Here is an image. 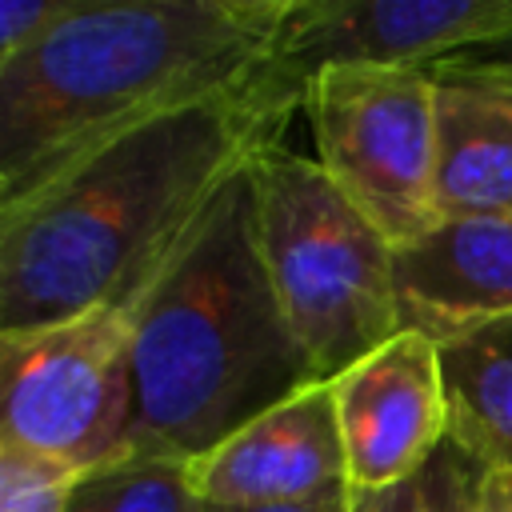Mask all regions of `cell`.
Returning a JSON list of instances; mask_svg holds the SVG:
<instances>
[{
    "label": "cell",
    "instance_id": "obj_1",
    "mask_svg": "<svg viewBox=\"0 0 512 512\" xmlns=\"http://www.w3.org/2000/svg\"><path fill=\"white\" fill-rule=\"evenodd\" d=\"M244 88L132 124L0 204V332L128 312L208 200L280 144Z\"/></svg>",
    "mask_w": 512,
    "mask_h": 512
},
{
    "label": "cell",
    "instance_id": "obj_2",
    "mask_svg": "<svg viewBox=\"0 0 512 512\" xmlns=\"http://www.w3.org/2000/svg\"><path fill=\"white\" fill-rule=\"evenodd\" d=\"M288 0H72L0 64L8 196L160 112L248 88Z\"/></svg>",
    "mask_w": 512,
    "mask_h": 512
},
{
    "label": "cell",
    "instance_id": "obj_3",
    "mask_svg": "<svg viewBox=\"0 0 512 512\" xmlns=\"http://www.w3.org/2000/svg\"><path fill=\"white\" fill-rule=\"evenodd\" d=\"M132 456L192 460L312 384L272 296L240 168L128 308Z\"/></svg>",
    "mask_w": 512,
    "mask_h": 512
},
{
    "label": "cell",
    "instance_id": "obj_4",
    "mask_svg": "<svg viewBox=\"0 0 512 512\" xmlns=\"http://www.w3.org/2000/svg\"><path fill=\"white\" fill-rule=\"evenodd\" d=\"M248 176L256 244L280 316L312 376L332 380L400 332L392 244L300 152L272 144Z\"/></svg>",
    "mask_w": 512,
    "mask_h": 512
},
{
    "label": "cell",
    "instance_id": "obj_5",
    "mask_svg": "<svg viewBox=\"0 0 512 512\" xmlns=\"http://www.w3.org/2000/svg\"><path fill=\"white\" fill-rule=\"evenodd\" d=\"M0 456L72 476L132 456L128 312L0 332Z\"/></svg>",
    "mask_w": 512,
    "mask_h": 512
},
{
    "label": "cell",
    "instance_id": "obj_6",
    "mask_svg": "<svg viewBox=\"0 0 512 512\" xmlns=\"http://www.w3.org/2000/svg\"><path fill=\"white\" fill-rule=\"evenodd\" d=\"M304 112L324 176L396 248L436 212V84L428 68H332Z\"/></svg>",
    "mask_w": 512,
    "mask_h": 512
},
{
    "label": "cell",
    "instance_id": "obj_7",
    "mask_svg": "<svg viewBox=\"0 0 512 512\" xmlns=\"http://www.w3.org/2000/svg\"><path fill=\"white\" fill-rule=\"evenodd\" d=\"M508 36L512 0H288L244 96L284 128L332 68H436Z\"/></svg>",
    "mask_w": 512,
    "mask_h": 512
},
{
    "label": "cell",
    "instance_id": "obj_8",
    "mask_svg": "<svg viewBox=\"0 0 512 512\" xmlns=\"http://www.w3.org/2000/svg\"><path fill=\"white\" fill-rule=\"evenodd\" d=\"M328 384L352 492L408 484L448 440L440 352L420 332L400 328Z\"/></svg>",
    "mask_w": 512,
    "mask_h": 512
},
{
    "label": "cell",
    "instance_id": "obj_9",
    "mask_svg": "<svg viewBox=\"0 0 512 512\" xmlns=\"http://www.w3.org/2000/svg\"><path fill=\"white\" fill-rule=\"evenodd\" d=\"M184 468L196 500L212 512L288 508L348 488L332 384L296 388Z\"/></svg>",
    "mask_w": 512,
    "mask_h": 512
},
{
    "label": "cell",
    "instance_id": "obj_10",
    "mask_svg": "<svg viewBox=\"0 0 512 512\" xmlns=\"http://www.w3.org/2000/svg\"><path fill=\"white\" fill-rule=\"evenodd\" d=\"M396 320L432 344L512 316V212L440 216L392 248Z\"/></svg>",
    "mask_w": 512,
    "mask_h": 512
},
{
    "label": "cell",
    "instance_id": "obj_11",
    "mask_svg": "<svg viewBox=\"0 0 512 512\" xmlns=\"http://www.w3.org/2000/svg\"><path fill=\"white\" fill-rule=\"evenodd\" d=\"M436 84V212H512V64L460 52Z\"/></svg>",
    "mask_w": 512,
    "mask_h": 512
},
{
    "label": "cell",
    "instance_id": "obj_12",
    "mask_svg": "<svg viewBox=\"0 0 512 512\" xmlns=\"http://www.w3.org/2000/svg\"><path fill=\"white\" fill-rule=\"evenodd\" d=\"M448 440L476 464L512 472V316L436 344Z\"/></svg>",
    "mask_w": 512,
    "mask_h": 512
},
{
    "label": "cell",
    "instance_id": "obj_13",
    "mask_svg": "<svg viewBox=\"0 0 512 512\" xmlns=\"http://www.w3.org/2000/svg\"><path fill=\"white\" fill-rule=\"evenodd\" d=\"M64 512H212L196 500L184 460L128 456L72 484Z\"/></svg>",
    "mask_w": 512,
    "mask_h": 512
},
{
    "label": "cell",
    "instance_id": "obj_14",
    "mask_svg": "<svg viewBox=\"0 0 512 512\" xmlns=\"http://www.w3.org/2000/svg\"><path fill=\"white\" fill-rule=\"evenodd\" d=\"M484 464H476L456 440H444L432 460L412 476L416 512H480Z\"/></svg>",
    "mask_w": 512,
    "mask_h": 512
},
{
    "label": "cell",
    "instance_id": "obj_15",
    "mask_svg": "<svg viewBox=\"0 0 512 512\" xmlns=\"http://www.w3.org/2000/svg\"><path fill=\"white\" fill-rule=\"evenodd\" d=\"M76 480L80 476L36 460L0 456V512H64Z\"/></svg>",
    "mask_w": 512,
    "mask_h": 512
},
{
    "label": "cell",
    "instance_id": "obj_16",
    "mask_svg": "<svg viewBox=\"0 0 512 512\" xmlns=\"http://www.w3.org/2000/svg\"><path fill=\"white\" fill-rule=\"evenodd\" d=\"M68 4L72 0H0V64L44 24H52Z\"/></svg>",
    "mask_w": 512,
    "mask_h": 512
},
{
    "label": "cell",
    "instance_id": "obj_17",
    "mask_svg": "<svg viewBox=\"0 0 512 512\" xmlns=\"http://www.w3.org/2000/svg\"><path fill=\"white\" fill-rule=\"evenodd\" d=\"M348 512H416L412 504V480L388 492H352L348 488Z\"/></svg>",
    "mask_w": 512,
    "mask_h": 512
},
{
    "label": "cell",
    "instance_id": "obj_18",
    "mask_svg": "<svg viewBox=\"0 0 512 512\" xmlns=\"http://www.w3.org/2000/svg\"><path fill=\"white\" fill-rule=\"evenodd\" d=\"M480 512H512V472L484 468V480H480Z\"/></svg>",
    "mask_w": 512,
    "mask_h": 512
},
{
    "label": "cell",
    "instance_id": "obj_19",
    "mask_svg": "<svg viewBox=\"0 0 512 512\" xmlns=\"http://www.w3.org/2000/svg\"><path fill=\"white\" fill-rule=\"evenodd\" d=\"M472 52H480V56H488V60H504V64H512V36H508V40H500V44L472 48Z\"/></svg>",
    "mask_w": 512,
    "mask_h": 512
},
{
    "label": "cell",
    "instance_id": "obj_20",
    "mask_svg": "<svg viewBox=\"0 0 512 512\" xmlns=\"http://www.w3.org/2000/svg\"><path fill=\"white\" fill-rule=\"evenodd\" d=\"M4 200H8V180L0 176V204H4Z\"/></svg>",
    "mask_w": 512,
    "mask_h": 512
}]
</instances>
